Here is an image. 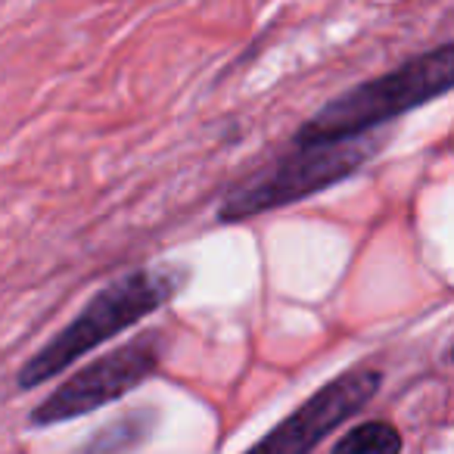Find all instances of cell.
Listing matches in <instances>:
<instances>
[{
  "mask_svg": "<svg viewBox=\"0 0 454 454\" xmlns=\"http://www.w3.org/2000/svg\"><path fill=\"white\" fill-rule=\"evenodd\" d=\"M184 284H187L184 265H146L121 274L119 280L97 290L84 302V309L20 367L16 386L35 389L57 380L103 342L115 340L119 333L137 327L140 321L165 309L184 290Z\"/></svg>",
  "mask_w": 454,
  "mask_h": 454,
  "instance_id": "obj_1",
  "label": "cell"
},
{
  "mask_svg": "<svg viewBox=\"0 0 454 454\" xmlns=\"http://www.w3.org/2000/svg\"><path fill=\"white\" fill-rule=\"evenodd\" d=\"M454 84V44H439L427 53H417L408 63L383 72L377 78L346 88L327 100L311 119L296 131V144H317V140L361 137L404 113L427 106L451 90Z\"/></svg>",
  "mask_w": 454,
  "mask_h": 454,
  "instance_id": "obj_2",
  "label": "cell"
},
{
  "mask_svg": "<svg viewBox=\"0 0 454 454\" xmlns=\"http://www.w3.org/2000/svg\"><path fill=\"white\" fill-rule=\"evenodd\" d=\"M380 150L377 134H361V137L342 140H317V144H296L284 156L271 159L265 168L249 175L237 187L224 193L218 206L221 224H237V221L259 218V215L290 208L296 202L317 196L352 177L373 153Z\"/></svg>",
  "mask_w": 454,
  "mask_h": 454,
  "instance_id": "obj_3",
  "label": "cell"
},
{
  "mask_svg": "<svg viewBox=\"0 0 454 454\" xmlns=\"http://www.w3.org/2000/svg\"><path fill=\"white\" fill-rule=\"evenodd\" d=\"M165 358V333L159 330H146V333L134 336L131 342L109 348L106 355L82 364L69 380L57 386L38 408L28 414V423L35 429L57 427V423H69L78 417H88L94 411L115 404L125 398L128 392L140 389L153 373L162 367Z\"/></svg>",
  "mask_w": 454,
  "mask_h": 454,
  "instance_id": "obj_4",
  "label": "cell"
},
{
  "mask_svg": "<svg viewBox=\"0 0 454 454\" xmlns=\"http://www.w3.org/2000/svg\"><path fill=\"white\" fill-rule=\"evenodd\" d=\"M383 386V373L377 367H352L336 380L324 383L315 395H309L293 414H286L271 433H265L255 448H271L284 454H302L317 448L333 429L352 420L358 411L367 408Z\"/></svg>",
  "mask_w": 454,
  "mask_h": 454,
  "instance_id": "obj_5",
  "label": "cell"
},
{
  "mask_svg": "<svg viewBox=\"0 0 454 454\" xmlns=\"http://www.w3.org/2000/svg\"><path fill=\"white\" fill-rule=\"evenodd\" d=\"M404 439L389 420H364L333 442L336 454H395Z\"/></svg>",
  "mask_w": 454,
  "mask_h": 454,
  "instance_id": "obj_6",
  "label": "cell"
}]
</instances>
